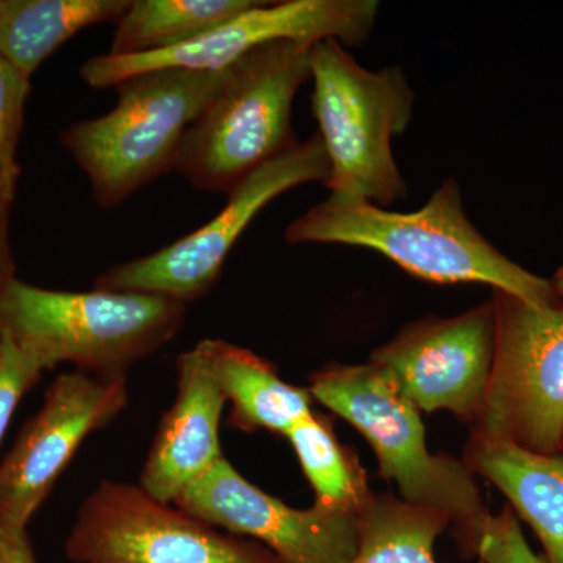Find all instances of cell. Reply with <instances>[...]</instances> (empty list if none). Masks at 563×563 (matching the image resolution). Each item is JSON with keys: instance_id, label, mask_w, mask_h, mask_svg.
<instances>
[{"instance_id": "cell-26", "label": "cell", "mask_w": 563, "mask_h": 563, "mask_svg": "<svg viewBox=\"0 0 563 563\" xmlns=\"http://www.w3.org/2000/svg\"><path fill=\"white\" fill-rule=\"evenodd\" d=\"M551 284H553L555 295H558L563 301V266L558 273H555Z\"/></svg>"}, {"instance_id": "cell-7", "label": "cell", "mask_w": 563, "mask_h": 563, "mask_svg": "<svg viewBox=\"0 0 563 563\" xmlns=\"http://www.w3.org/2000/svg\"><path fill=\"white\" fill-rule=\"evenodd\" d=\"M495 358L472 429L539 454H562L563 301L532 303L493 291Z\"/></svg>"}, {"instance_id": "cell-27", "label": "cell", "mask_w": 563, "mask_h": 563, "mask_svg": "<svg viewBox=\"0 0 563 563\" xmlns=\"http://www.w3.org/2000/svg\"><path fill=\"white\" fill-rule=\"evenodd\" d=\"M0 563H3V536H2V528H0Z\"/></svg>"}, {"instance_id": "cell-22", "label": "cell", "mask_w": 563, "mask_h": 563, "mask_svg": "<svg viewBox=\"0 0 563 563\" xmlns=\"http://www.w3.org/2000/svg\"><path fill=\"white\" fill-rule=\"evenodd\" d=\"M43 373V366L31 354L0 332V444L18 404Z\"/></svg>"}, {"instance_id": "cell-23", "label": "cell", "mask_w": 563, "mask_h": 563, "mask_svg": "<svg viewBox=\"0 0 563 563\" xmlns=\"http://www.w3.org/2000/svg\"><path fill=\"white\" fill-rule=\"evenodd\" d=\"M476 554L484 563H547L526 542L523 529L510 507L490 515L485 525Z\"/></svg>"}, {"instance_id": "cell-10", "label": "cell", "mask_w": 563, "mask_h": 563, "mask_svg": "<svg viewBox=\"0 0 563 563\" xmlns=\"http://www.w3.org/2000/svg\"><path fill=\"white\" fill-rule=\"evenodd\" d=\"M377 0H284L257 2L239 16L176 49L144 55H96L81 65L80 76L96 90L150 70L181 68L221 73L251 51L274 41L313 46L335 40L362 46L379 14Z\"/></svg>"}, {"instance_id": "cell-9", "label": "cell", "mask_w": 563, "mask_h": 563, "mask_svg": "<svg viewBox=\"0 0 563 563\" xmlns=\"http://www.w3.org/2000/svg\"><path fill=\"white\" fill-rule=\"evenodd\" d=\"M66 554L76 563H284L261 543L114 481H102L81 504Z\"/></svg>"}, {"instance_id": "cell-8", "label": "cell", "mask_w": 563, "mask_h": 563, "mask_svg": "<svg viewBox=\"0 0 563 563\" xmlns=\"http://www.w3.org/2000/svg\"><path fill=\"white\" fill-rule=\"evenodd\" d=\"M331 165L320 133L296 144L240 181L217 217L154 254L111 266L98 290L139 291L188 306L220 279L232 247L269 202L299 185L328 184Z\"/></svg>"}, {"instance_id": "cell-3", "label": "cell", "mask_w": 563, "mask_h": 563, "mask_svg": "<svg viewBox=\"0 0 563 563\" xmlns=\"http://www.w3.org/2000/svg\"><path fill=\"white\" fill-rule=\"evenodd\" d=\"M310 51L309 44L274 41L225 68L185 132L173 172L199 190L229 195L255 169L295 147L292 101L310 80Z\"/></svg>"}, {"instance_id": "cell-21", "label": "cell", "mask_w": 563, "mask_h": 563, "mask_svg": "<svg viewBox=\"0 0 563 563\" xmlns=\"http://www.w3.org/2000/svg\"><path fill=\"white\" fill-rule=\"evenodd\" d=\"M29 92L31 79L0 57V206L10 207L16 192V152Z\"/></svg>"}, {"instance_id": "cell-20", "label": "cell", "mask_w": 563, "mask_h": 563, "mask_svg": "<svg viewBox=\"0 0 563 563\" xmlns=\"http://www.w3.org/2000/svg\"><path fill=\"white\" fill-rule=\"evenodd\" d=\"M302 472L314 492V504L361 512L372 499L357 455L336 439L331 422L312 413L287 433Z\"/></svg>"}, {"instance_id": "cell-2", "label": "cell", "mask_w": 563, "mask_h": 563, "mask_svg": "<svg viewBox=\"0 0 563 563\" xmlns=\"http://www.w3.org/2000/svg\"><path fill=\"white\" fill-rule=\"evenodd\" d=\"M187 306L139 291H57L11 277L0 285V332L46 369L125 376L180 331Z\"/></svg>"}, {"instance_id": "cell-19", "label": "cell", "mask_w": 563, "mask_h": 563, "mask_svg": "<svg viewBox=\"0 0 563 563\" xmlns=\"http://www.w3.org/2000/svg\"><path fill=\"white\" fill-rule=\"evenodd\" d=\"M358 520L361 542L351 563H437L433 544L450 526L435 510L376 493Z\"/></svg>"}, {"instance_id": "cell-12", "label": "cell", "mask_w": 563, "mask_h": 563, "mask_svg": "<svg viewBox=\"0 0 563 563\" xmlns=\"http://www.w3.org/2000/svg\"><path fill=\"white\" fill-rule=\"evenodd\" d=\"M495 344L490 301L457 317L410 322L369 362L420 412L446 410L473 429L483 413Z\"/></svg>"}, {"instance_id": "cell-28", "label": "cell", "mask_w": 563, "mask_h": 563, "mask_svg": "<svg viewBox=\"0 0 563 563\" xmlns=\"http://www.w3.org/2000/svg\"><path fill=\"white\" fill-rule=\"evenodd\" d=\"M562 454H563V442H562Z\"/></svg>"}, {"instance_id": "cell-4", "label": "cell", "mask_w": 563, "mask_h": 563, "mask_svg": "<svg viewBox=\"0 0 563 563\" xmlns=\"http://www.w3.org/2000/svg\"><path fill=\"white\" fill-rule=\"evenodd\" d=\"M309 391L365 437L380 476L398 485L402 501L442 514L463 551L476 554L492 515L476 474L459 459L429 451L420 410L376 365L328 366L310 377Z\"/></svg>"}, {"instance_id": "cell-11", "label": "cell", "mask_w": 563, "mask_h": 563, "mask_svg": "<svg viewBox=\"0 0 563 563\" xmlns=\"http://www.w3.org/2000/svg\"><path fill=\"white\" fill-rule=\"evenodd\" d=\"M128 401L125 376L60 374L0 462V528L25 531L81 443L110 424Z\"/></svg>"}, {"instance_id": "cell-18", "label": "cell", "mask_w": 563, "mask_h": 563, "mask_svg": "<svg viewBox=\"0 0 563 563\" xmlns=\"http://www.w3.org/2000/svg\"><path fill=\"white\" fill-rule=\"evenodd\" d=\"M257 0H131L117 24L109 54L176 49L251 9Z\"/></svg>"}, {"instance_id": "cell-15", "label": "cell", "mask_w": 563, "mask_h": 563, "mask_svg": "<svg viewBox=\"0 0 563 563\" xmlns=\"http://www.w3.org/2000/svg\"><path fill=\"white\" fill-rule=\"evenodd\" d=\"M463 462L509 499L531 526L547 563H563V454H539L472 433Z\"/></svg>"}, {"instance_id": "cell-14", "label": "cell", "mask_w": 563, "mask_h": 563, "mask_svg": "<svg viewBox=\"0 0 563 563\" xmlns=\"http://www.w3.org/2000/svg\"><path fill=\"white\" fill-rule=\"evenodd\" d=\"M177 393L140 476V487L157 501L173 504L188 485L224 459L220 424L222 396L202 342L177 358Z\"/></svg>"}, {"instance_id": "cell-25", "label": "cell", "mask_w": 563, "mask_h": 563, "mask_svg": "<svg viewBox=\"0 0 563 563\" xmlns=\"http://www.w3.org/2000/svg\"><path fill=\"white\" fill-rule=\"evenodd\" d=\"M9 209L10 207L0 206V285L14 277L9 244Z\"/></svg>"}, {"instance_id": "cell-24", "label": "cell", "mask_w": 563, "mask_h": 563, "mask_svg": "<svg viewBox=\"0 0 563 563\" xmlns=\"http://www.w3.org/2000/svg\"><path fill=\"white\" fill-rule=\"evenodd\" d=\"M2 536L3 563H36L27 532L2 529Z\"/></svg>"}, {"instance_id": "cell-6", "label": "cell", "mask_w": 563, "mask_h": 563, "mask_svg": "<svg viewBox=\"0 0 563 563\" xmlns=\"http://www.w3.org/2000/svg\"><path fill=\"white\" fill-rule=\"evenodd\" d=\"M222 73L165 68L129 77L114 87L113 110L63 132V146L90 180L99 207L114 209L173 172L180 141Z\"/></svg>"}, {"instance_id": "cell-13", "label": "cell", "mask_w": 563, "mask_h": 563, "mask_svg": "<svg viewBox=\"0 0 563 563\" xmlns=\"http://www.w3.org/2000/svg\"><path fill=\"white\" fill-rule=\"evenodd\" d=\"M173 504L231 536L257 540L284 563H351L361 542V512L320 504L295 509L244 479L225 457Z\"/></svg>"}, {"instance_id": "cell-17", "label": "cell", "mask_w": 563, "mask_h": 563, "mask_svg": "<svg viewBox=\"0 0 563 563\" xmlns=\"http://www.w3.org/2000/svg\"><path fill=\"white\" fill-rule=\"evenodd\" d=\"M131 0H0V57L31 79L77 33L118 24Z\"/></svg>"}, {"instance_id": "cell-16", "label": "cell", "mask_w": 563, "mask_h": 563, "mask_svg": "<svg viewBox=\"0 0 563 563\" xmlns=\"http://www.w3.org/2000/svg\"><path fill=\"white\" fill-rule=\"evenodd\" d=\"M214 380L231 404V422L244 432L265 429L287 437L312 410L309 388L280 379L276 368L257 354L224 340H202Z\"/></svg>"}, {"instance_id": "cell-1", "label": "cell", "mask_w": 563, "mask_h": 563, "mask_svg": "<svg viewBox=\"0 0 563 563\" xmlns=\"http://www.w3.org/2000/svg\"><path fill=\"white\" fill-rule=\"evenodd\" d=\"M285 240L365 247L432 284H483L532 303L559 299L551 280L510 261L470 221L453 177L410 213L331 192L288 225Z\"/></svg>"}, {"instance_id": "cell-5", "label": "cell", "mask_w": 563, "mask_h": 563, "mask_svg": "<svg viewBox=\"0 0 563 563\" xmlns=\"http://www.w3.org/2000/svg\"><path fill=\"white\" fill-rule=\"evenodd\" d=\"M310 70L312 113L331 165L325 187L380 207L406 198L391 150L413 117L415 92L401 66L363 68L340 41L325 40L313 44Z\"/></svg>"}]
</instances>
